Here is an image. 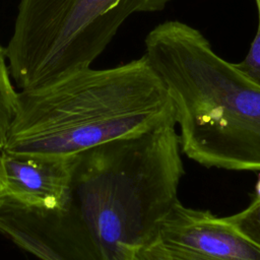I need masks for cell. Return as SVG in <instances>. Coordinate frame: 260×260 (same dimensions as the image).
Instances as JSON below:
<instances>
[{"instance_id": "cell-1", "label": "cell", "mask_w": 260, "mask_h": 260, "mask_svg": "<svg viewBox=\"0 0 260 260\" xmlns=\"http://www.w3.org/2000/svg\"><path fill=\"white\" fill-rule=\"evenodd\" d=\"M175 120L75 156L59 210L0 206V235L40 260H129L160 239L185 174Z\"/></svg>"}, {"instance_id": "cell-2", "label": "cell", "mask_w": 260, "mask_h": 260, "mask_svg": "<svg viewBox=\"0 0 260 260\" xmlns=\"http://www.w3.org/2000/svg\"><path fill=\"white\" fill-rule=\"evenodd\" d=\"M170 119L168 88L143 55L111 68L76 69L19 90L3 151L72 156Z\"/></svg>"}, {"instance_id": "cell-3", "label": "cell", "mask_w": 260, "mask_h": 260, "mask_svg": "<svg viewBox=\"0 0 260 260\" xmlns=\"http://www.w3.org/2000/svg\"><path fill=\"white\" fill-rule=\"evenodd\" d=\"M144 44L170 93L182 153L206 168L260 172V85L185 22L157 24Z\"/></svg>"}, {"instance_id": "cell-4", "label": "cell", "mask_w": 260, "mask_h": 260, "mask_svg": "<svg viewBox=\"0 0 260 260\" xmlns=\"http://www.w3.org/2000/svg\"><path fill=\"white\" fill-rule=\"evenodd\" d=\"M172 0H20L8 42L10 75L21 89L90 67L124 21Z\"/></svg>"}, {"instance_id": "cell-5", "label": "cell", "mask_w": 260, "mask_h": 260, "mask_svg": "<svg viewBox=\"0 0 260 260\" xmlns=\"http://www.w3.org/2000/svg\"><path fill=\"white\" fill-rule=\"evenodd\" d=\"M174 260H260V247L211 211L178 201L160 231Z\"/></svg>"}, {"instance_id": "cell-6", "label": "cell", "mask_w": 260, "mask_h": 260, "mask_svg": "<svg viewBox=\"0 0 260 260\" xmlns=\"http://www.w3.org/2000/svg\"><path fill=\"white\" fill-rule=\"evenodd\" d=\"M75 156L0 152V206L59 210L67 201Z\"/></svg>"}, {"instance_id": "cell-7", "label": "cell", "mask_w": 260, "mask_h": 260, "mask_svg": "<svg viewBox=\"0 0 260 260\" xmlns=\"http://www.w3.org/2000/svg\"><path fill=\"white\" fill-rule=\"evenodd\" d=\"M6 60V50L0 44V152L4 150L18 106V91L12 84Z\"/></svg>"}, {"instance_id": "cell-8", "label": "cell", "mask_w": 260, "mask_h": 260, "mask_svg": "<svg viewBox=\"0 0 260 260\" xmlns=\"http://www.w3.org/2000/svg\"><path fill=\"white\" fill-rule=\"evenodd\" d=\"M243 236L260 247V200L253 198L243 210L222 217Z\"/></svg>"}, {"instance_id": "cell-9", "label": "cell", "mask_w": 260, "mask_h": 260, "mask_svg": "<svg viewBox=\"0 0 260 260\" xmlns=\"http://www.w3.org/2000/svg\"><path fill=\"white\" fill-rule=\"evenodd\" d=\"M254 1L258 13L257 30L247 55L240 63H237L236 65L249 78L260 85V0Z\"/></svg>"}, {"instance_id": "cell-10", "label": "cell", "mask_w": 260, "mask_h": 260, "mask_svg": "<svg viewBox=\"0 0 260 260\" xmlns=\"http://www.w3.org/2000/svg\"><path fill=\"white\" fill-rule=\"evenodd\" d=\"M129 260H174L160 239L130 252Z\"/></svg>"}, {"instance_id": "cell-11", "label": "cell", "mask_w": 260, "mask_h": 260, "mask_svg": "<svg viewBox=\"0 0 260 260\" xmlns=\"http://www.w3.org/2000/svg\"><path fill=\"white\" fill-rule=\"evenodd\" d=\"M255 198L260 200V173L257 176V180H256V184H255Z\"/></svg>"}]
</instances>
